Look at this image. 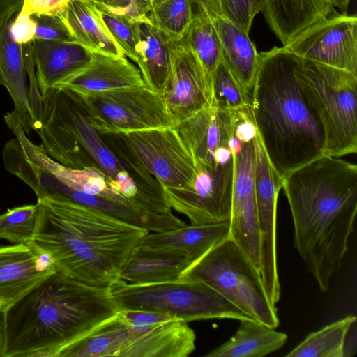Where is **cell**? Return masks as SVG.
<instances>
[{"label": "cell", "mask_w": 357, "mask_h": 357, "mask_svg": "<svg viewBox=\"0 0 357 357\" xmlns=\"http://www.w3.org/2000/svg\"><path fill=\"white\" fill-rule=\"evenodd\" d=\"M294 246L320 290L329 287L348 250L357 212V165L323 155L282 179Z\"/></svg>", "instance_id": "6da1fadb"}, {"label": "cell", "mask_w": 357, "mask_h": 357, "mask_svg": "<svg viewBox=\"0 0 357 357\" xmlns=\"http://www.w3.org/2000/svg\"><path fill=\"white\" fill-rule=\"evenodd\" d=\"M33 243L56 271L81 282L108 287L149 232L71 202L38 199Z\"/></svg>", "instance_id": "7a4b0ae2"}, {"label": "cell", "mask_w": 357, "mask_h": 357, "mask_svg": "<svg viewBox=\"0 0 357 357\" xmlns=\"http://www.w3.org/2000/svg\"><path fill=\"white\" fill-rule=\"evenodd\" d=\"M118 311L108 287L56 271L5 312L4 357H56Z\"/></svg>", "instance_id": "3957f363"}, {"label": "cell", "mask_w": 357, "mask_h": 357, "mask_svg": "<svg viewBox=\"0 0 357 357\" xmlns=\"http://www.w3.org/2000/svg\"><path fill=\"white\" fill-rule=\"evenodd\" d=\"M250 107L268 160L283 179L324 155L322 126L295 73V54L284 47L259 53Z\"/></svg>", "instance_id": "277c9868"}, {"label": "cell", "mask_w": 357, "mask_h": 357, "mask_svg": "<svg viewBox=\"0 0 357 357\" xmlns=\"http://www.w3.org/2000/svg\"><path fill=\"white\" fill-rule=\"evenodd\" d=\"M35 131L47 154L65 167L82 169L97 167L124 197L141 187L139 168L113 153L92 125L82 96L63 86L41 94L39 120Z\"/></svg>", "instance_id": "5b68a950"}, {"label": "cell", "mask_w": 357, "mask_h": 357, "mask_svg": "<svg viewBox=\"0 0 357 357\" xmlns=\"http://www.w3.org/2000/svg\"><path fill=\"white\" fill-rule=\"evenodd\" d=\"M295 73L324 132V155L357 151V75L295 54Z\"/></svg>", "instance_id": "8992f818"}, {"label": "cell", "mask_w": 357, "mask_h": 357, "mask_svg": "<svg viewBox=\"0 0 357 357\" xmlns=\"http://www.w3.org/2000/svg\"><path fill=\"white\" fill-rule=\"evenodd\" d=\"M178 278L202 281L252 319L273 328L280 324L259 269L230 238L192 262Z\"/></svg>", "instance_id": "52a82bcc"}, {"label": "cell", "mask_w": 357, "mask_h": 357, "mask_svg": "<svg viewBox=\"0 0 357 357\" xmlns=\"http://www.w3.org/2000/svg\"><path fill=\"white\" fill-rule=\"evenodd\" d=\"M108 289L119 310L158 312L186 322L213 319L238 321L252 319L199 280L178 278L133 284L118 279L108 286Z\"/></svg>", "instance_id": "ba28073f"}, {"label": "cell", "mask_w": 357, "mask_h": 357, "mask_svg": "<svg viewBox=\"0 0 357 357\" xmlns=\"http://www.w3.org/2000/svg\"><path fill=\"white\" fill-rule=\"evenodd\" d=\"M256 127L250 106L234 111V180L229 236L260 268L255 182Z\"/></svg>", "instance_id": "9c48e42d"}, {"label": "cell", "mask_w": 357, "mask_h": 357, "mask_svg": "<svg viewBox=\"0 0 357 357\" xmlns=\"http://www.w3.org/2000/svg\"><path fill=\"white\" fill-rule=\"evenodd\" d=\"M81 96L100 134L175 126L162 94L145 84Z\"/></svg>", "instance_id": "30bf717a"}, {"label": "cell", "mask_w": 357, "mask_h": 357, "mask_svg": "<svg viewBox=\"0 0 357 357\" xmlns=\"http://www.w3.org/2000/svg\"><path fill=\"white\" fill-rule=\"evenodd\" d=\"M194 162L189 183L165 188L169 207L186 216L191 225L229 221L234 167L195 160Z\"/></svg>", "instance_id": "8fae6325"}, {"label": "cell", "mask_w": 357, "mask_h": 357, "mask_svg": "<svg viewBox=\"0 0 357 357\" xmlns=\"http://www.w3.org/2000/svg\"><path fill=\"white\" fill-rule=\"evenodd\" d=\"M133 158L165 188L192 180L195 162L174 127L117 133Z\"/></svg>", "instance_id": "7c38bea8"}, {"label": "cell", "mask_w": 357, "mask_h": 357, "mask_svg": "<svg viewBox=\"0 0 357 357\" xmlns=\"http://www.w3.org/2000/svg\"><path fill=\"white\" fill-rule=\"evenodd\" d=\"M283 47L302 58L357 75V17L334 10Z\"/></svg>", "instance_id": "4fadbf2b"}, {"label": "cell", "mask_w": 357, "mask_h": 357, "mask_svg": "<svg viewBox=\"0 0 357 357\" xmlns=\"http://www.w3.org/2000/svg\"><path fill=\"white\" fill-rule=\"evenodd\" d=\"M172 70L162 96L175 126L211 106V76L181 39H172Z\"/></svg>", "instance_id": "5bb4252c"}, {"label": "cell", "mask_w": 357, "mask_h": 357, "mask_svg": "<svg viewBox=\"0 0 357 357\" xmlns=\"http://www.w3.org/2000/svg\"><path fill=\"white\" fill-rule=\"evenodd\" d=\"M56 271L51 258L33 243L0 247V310L6 312Z\"/></svg>", "instance_id": "9a60e30c"}, {"label": "cell", "mask_w": 357, "mask_h": 357, "mask_svg": "<svg viewBox=\"0 0 357 357\" xmlns=\"http://www.w3.org/2000/svg\"><path fill=\"white\" fill-rule=\"evenodd\" d=\"M31 48L40 95L82 72L93 56L91 51L76 42L36 39Z\"/></svg>", "instance_id": "2e32d148"}, {"label": "cell", "mask_w": 357, "mask_h": 357, "mask_svg": "<svg viewBox=\"0 0 357 357\" xmlns=\"http://www.w3.org/2000/svg\"><path fill=\"white\" fill-rule=\"evenodd\" d=\"M130 329V340L119 357H187L195 349V331L183 320L172 319L141 331Z\"/></svg>", "instance_id": "e0dca14e"}, {"label": "cell", "mask_w": 357, "mask_h": 357, "mask_svg": "<svg viewBox=\"0 0 357 357\" xmlns=\"http://www.w3.org/2000/svg\"><path fill=\"white\" fill-rule=\"evenodd\" d=\"M14 17L0 31V84L13 99V112L25 133L31 135L36 123L22 45L15 42L10 33V26Z\"/></svg>", "instance_id": "ac0fdd59"}, {"label": "cell", "mask_w": 357, "mask_h": 357, "mask_svg": "<svg viewBox=\"0 0 357 357\" xmlns=\"http://www.w3.org/2000/svg\"><path fill=\"white\" fill-rule=\"evenodd\" d=\"M192 263L184 251L139 245L121 267L119 279L133 284L175 280Z\"/></svg>", "instance_id": "d6986e66"}, {"label": "cell", "mask_w": 357, "mask_h": 357, "mask_svg": "<svg viewBox=\"0 0 357 357\" xmlns=\"http://www.w3.org/2000/svg\"><path fill=\"white\" fill-rule=\"evenodd\" d=\"M89 66L64 84L80 95L144 85L140 70L126 56L92 52Z\"/></svg>", "instance_id": "ffe728a7"}, {"label": "cell", "mask_w": 357, "mask_h": 357, "mask_svg": "<svg viewBox=\"0 0 357 357\" xmlns=\"http://www.w3.org/2000/svg\"><path fill=\"white\" fill-rule=\"evenodd\" d=\"M334 10L331 0H263L261 12L284 46Z\"/></svg>", "instance_id": "44dd1931"}, {"label": "cell", "mask_w": 357, "mask_h": 357, "mask_svg": "<svg viewBox=\"0 0 357 357\" xmlns=\"http://www.w3.org/2000/svg\"><path fill=\"white\" fill-rule=\"evenodd\" d=\"M222 60L250 98L259 62V53L248 33L222 17H211Z\"/></svg>", "instance_id": "7402d4cb"}, {"label": "cell", "mask_w": 357, "mask_h": 357, "mask_svg": "<svg viewBox=\"0 0 357 357\" xmlns=\"http://www.w3.org/2000/svg\"><path fill=\"white\" fill-rule=\"evenodd\" d=\"M137 29L139 43L135 63L145 85L163 94L172 70V38L148 22L138 23Z\"/></svg>", "instance_id": "603a6c76"}, {"label": "cell", "mask_w": 357, "mask_h": 357, "mask_svg": "<svg viewBox=\"0 0 357 357\" xmlns=\"http://www.w3.org/2000/svg\"><path fill=\"white\" fill-rule=\"evenodd\" d=\"M229 236V221L208 225L185 224L165 231L149 232L139 245L182 250L194 262Z\"/></svg>", "instance_id": "cb8c5ba5"}, {"label": "cell", "mask_w": 357, "mask_h": 357, "mask_svg": "<svg viewBox=\"0 0 357 357\" xmlns=\"http://www.w3.org/2000/svg\"><path fill=\"white\" fill-rule=\"evenodd\" d=\"M63 16L76 43L91 52L125 56L89 0H70Z\"/></svg>", "instance_id": "d4e9b609"}, {"label": "cell", "mask_w": 357, "mask_h": 357, "mask_svg": "<svg viewBox=\"0 0 357 357\" xmlns=\"http://www.w3.org/2000/svg\"><path fill=\"white\" fill-rule=\"evenodd\" d=\"M236 333L206 357H262L281 349L287 335L255 319L240 320Z\"/></svg>", "instance_id": "484cf974"}, {"label": "cell", "mask_w": 357, "mask_h": 357, "mask_svg": "<svg viewBox=\"0 0 357 357\" xmlns=\"http://www.w3.org/2000/svg\"><path fill=\"white\" fill-rule=\"evenodd\" d=\"M130 333V326L118 311L63 348L56 357H119L129 342Z\"/></svg>", "instance_id": "4316f807"}, {"label": "cell", "mask_w": 357, "mask_h": 357, "mask_svg": "<svg viewBox=\"0 0 357 357\" xmlns=\"http://www.w3.org/2000/svg\"><path fill=\"white\" fill-rule=\"evenodd\" d=\"M356 317L349 315L310 333L287 357H344L345 338Z\"/></svg>", "instance_id": "83f0119b"}, {"label": "cell", "mask_w": 357, "mask_h": 357, "mask_svg": "<svg viewBox=\"0 0 357 357\" xmlns=\"http://www.w3.org/2000/svg\"><path fill=\"white\" fill-rule=\"evenodd\" d=\"M181 39L211 76L222 59L220 43L211 17L195 15Z\"/></svg>", "instance_id": "f1b7e54d"}, {"label": "cell", "mask_w": 357, "mask_h": 357, "mask_svg": "<svg viewBox=\"0 0 357 357\" xmlns=\"http://www.w3.org/2000/svg\"><path fill=\"white\" fill-rule=\"evenodd\" d=\"M193 17L190 0H163L148 15L152 25L174 40L182 38Z\"/></svg>", "instance_id": "f546056e"}, {"label": "cell", "mask_w": 357, "mask_h": 357, "mask_svg": "<svg viewBox=\"0 0 357 357\" xmlns=\"http://www.w3.org/2000/svg\"><path fill=\"white\" fill-rule=\"evenodd\" d=\"M211 106L235 111L250 105V98L221 61L211 75Z\"/></svg>", "instance_id": "4dcf8cb0"}, {"label": "cell", "mask_w": 357, "mask_h": 357, "mask_svg": "<svg viewBox=\"0 0 357 357\" xmlns=\"http://www.w3.org/2000/svg\"><path fill=\"white\" fill-rule=\"evenodd\" d=\"M37 216V204L8 210L0 215V238L14 244L32 243Z\"/></svg>", "instance_id": "1f68e13d"}, {"label": "cell", "mask_w": 357, "mask_h": 357, "mask_svg": "<svg viewBox=\"0 0 357 357\" xmlns=\"http://www.w3.org/2000/svg\"><path fill=\"white\" fill-rule=\"evenodd\" d=\"M96 8L109 33L123 55L135 62L139 43L138 23L131 22L105 10Z\"/></svg>", "instance_id": "d6a6232c"}, {"label": "cell", "mask_w": 357, "mask_h": 357, "mask_svg": "<svg viewBox=\"0 0 357 357\" xmlns=\"http://www.w3.org/2000/svg\"><path fill=\"white\" fill-rule=\"evenodd\" d=\"M96 8L120 15L133 23L148 22L149 13L163 0H89Z\"/></svg>", "instance_id": "836d02e7"}, {"label": "cell", "mask_w": 357, "mask_h": 357, "mask_svg": "<svg viewBox=\"0 0 357 357\" xmlns=\"http://www.w3.org/2000/svg\"><path fill=\"white\" fill-rule=\"evenodd\" d=\"M221 17L249 33L254 17L261 11L263 0H220Z\"/></svg>", "instance_id": "e575fe53"}, {"label": "cell", "mask_w": 357, "mask_h": 357, "mask_svg": "<svg viewBox=\"0 0 357 357\" xmlns=\"http://www.w3.org/2000/svg\"><path fill=\"white\" fill-rule=\"evenodd\" d=\"M36 24L34 39L75 42L63 15L35 14Z\"/></svg>", "instance_id": "d590c367"}, {"label": "cell", "mask_w": 357, "mask_h": 357, "mask_svg": "<svg viewBox=\"0 0 357 357\" xmlns=\"http://www.w3.org/2000/svg\"><path fill=\"white\" fill-rule=\"evenodd\" d=\"M124 321L132 329L141 331L175 318L158 312L136 310H119Z\"/></svg>", "instance_id": "8d00e7d4"}, {"label": "cell", "mask_w": 357, "mask_h": 357, "mask_svg": "<svg viewBox=\"0 0 357 357\" xmlns=\"http://www.w3.org/2000/svg\"><path fill=\"white\" fill-rule=\"evenodd\" d=\"M36 24L33 17L19 12L12 20L10 30L15 42L20 45L31 43L34 39Z\"/></svg>", "instance_id": "74e56055"}, {"label": "cell", "mask_w": 357, "mask_h": 357, "mask_svg": "<svg viewBox=\"0 0 357 357\" xmlns=\"http://www.w3.org/2000/svg\"><path fill=\"white\" fill-rule=\"evenodd\" d=\"M70 0H23L20 13L31 16L35 14L63 15Z\"/></svg>", "instance_id": "f35d334b"}, {"label": "cell", "mask_w": 357, "mask_h": 357, "mask_svg": "<svg viewBox=\"0 0 357 357\" xmlns=\"http://www.w3.org/2000/svg\"><path fill=\"white\" fill-rule=\"evenodd\" d=\"M195 15L221 17L220 0H191Z\"/></svg>", "instance_id": "ab89813d"}, {"label": "cell", "mask_w": 357, "mask_h": 357, "mask_svg": "<svg viewBox=\"0 0 357 357\" xmlns=\"http://www.w3.org/2000/svg\"><path fill=\"white\" fill-rule=\"evenodd\" d=\"M23 0H0V31L22 9Z\"/></svg>", "instance_id": "60d3db41"}, {"label": "cell", "mask_w": 357, "mask_h": 357, "mask_svg": "<svg viewBox=\"0 0 357 357\" xmlns=\"http://www.w3.org/2000/svg\"><path fill=\"white\" fill-rule=\"evenodd\" d=\"M5 337H6L5 311L0 310V357H4Z\"/></svg>", "instance_id": "b9f144b4"}, {"label": "cell", "mask_w": 357, "mask_h": 357, "mask_svg": "<svg viewBox=\"0 0 357 357\" xmlns=\"http://www.w3.org/2000/svg\"><path fill=\"white\" fill-rule=\"evenodd\" d=\"M334 7H337L342 13H347L351 0H331Z\"/></svg>", "instance_id": "7bdbcfd3"}]
</instances>
